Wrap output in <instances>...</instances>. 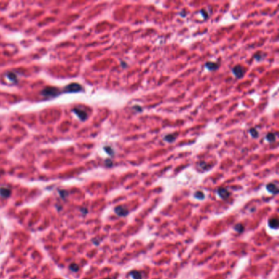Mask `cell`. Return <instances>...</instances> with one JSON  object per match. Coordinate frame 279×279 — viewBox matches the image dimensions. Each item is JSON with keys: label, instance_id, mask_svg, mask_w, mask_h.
Masks as SVG:
<instances>
[{"label": "cell", "instance_id": "cell-17", "mask_svg": "<svg viewBox=\"0 0 279 279\" xmlns=\"http://www.w3.org/2000/svg\"><path fill=\"white\" fill-rule=\"evenodd\" d=\"M70 268H71V270H73L74 272H76V271H77V270L79 269L78 265H77V264H71Z\"/></svg>", "mask_w": 279, "mask_h": 279}, {"label": "cell", "instance_id": "cell-10", "mask_svg": "<svg viewBox=\"0 0 279 279\" xmlns=\"http://www.w3.org/2000/svg\"><path fill=\"white\" fill-rule=\"evenodd\" d=\"M269 224L271 228H278V219H271L269 221Z\"/></svg>", "mask_w": 279, "mask_h": 279}, {"label": "cell", "instance_id": "cell-9", "mask_svg": "<svg viewBox=\"0 0 279 279\" xmlns=\"http://www.w3.org/2000/svg\"><path fill=\"white\" fill-rule=\"evenodd\" d=\"M205 67H206L209 71H215V70H218L219 69V65L217 63L209 61V62H207V63L205 64Z\"/></svg>", "mask_w": 279, "mask_h": 279}, {"label": "cell", "instance_id": "cell-3", "mask_svg": "<svg viewBox=\"0 0 279 279\" xmlns=\"http://www.w3.org/2000/svg\"><path fill=\"white\" fill-rule=\"evenodd\" d=\"M232 73L237 78H242L244 75V69L242 68L241 66H237L232 69Z\"/></svg>", "mask_w": 279, "mask_h": 279}, {"label": "cell", "instance_id": "cell-13", "mask_svg": "<svg viewBox=\"0 0 279 279\" xmlns=\"http://www.w3.org/2000/svg\"><path fill=\"white\" fill-rule=\"evenodd\" d=\"M266 139L268 140L269 142L270 143H272V142H274L276 139V136L274 133H269L267 134V136H266Z\"/></svg>", "mask_w": 279, "mask_h": 279}, {"label": "cell", "instance_id": "cell-11", "mask_svg": "<svg viewBox=\"0 0 279 279\" xmlns=\"http://www.w3.org/2000/svg\"><path fill=\"white\" fill-rule=\"evenodd\" d=\"M164 139L168 143H173L175 140V136H174V134H168L166 136H165Z\"/></svg>", "mask_w": 279, "mask_h": 279}, {"label": "cell", "instance_id": "cell-14", "mask_svg": "<svg viewBox=\"0 0 279 279\" xmlns=\"http://www.w3.org/2000/svg\"><path fill=\"white\" fill-rule=\"evenodd\" d=\"M250 133H251V136L253 137V138H256L257 137L259 136V133L257 132V130H255V129H251V130H250Z\"/></svg>", "mask_w": 279, "mask_h": 279}, {"label": "cell", "instance_id": "cell-15", "mask_svg": "<svg viewBox=\"0 0 279 279\" xmlns=\"http://www.w3.org/2000/svg\"><path fill=\"white\" fill-rule=\"evenodd\" d=\"M195 197L197 198V199H204L205 195L202 192H197L195 193Z\"/></svg>", "mask_w": 279, "mask_h": 279}, {"label": "cell", "instance_id": "cell-12", "mask_svg": "<svg viewBox=\"0 0 279 279\" xmlns=\"http://www.w3.org/2000/svg\"><path fill=\"white\" fill-rule=\"evenodd\" d=\"M130 275L133 277V279H142V275L138 271H133L130 272Z\"/></svg>", "mask_w": 279, "mask_h": 279}, {"label": "cell", "instance_id": "cell-7", "mask_svg": "<svg viewBox=\"0 0 279 279\" xmlns=\"http://www.w3.org/2000/svg\"><path fill=\"white\" fill-rule=\"evenodd\" d=\"M75 114H77V116L79 117V119H82V120H85V119H87V114L86 112H85L84 111H81V110L77 109V108H75L73 111Z\"/></svg>", "mask_w": 279, "mask_h": 279}, {"label": "cell", "instance_id": "cell-1", "mask_svg": "<svg viewBox=\"0 0 279 279\" xmlns=\"http://www.w3.org/2000/svg\"><path fill=\"white\" fill-rule=\"evenodd\" d=\"M59 93V91L55 88H46L42 91V94L45 97H55Z\"/></svg>", "mask_w": 279, "mask_h": 279}, {"label": "cell", "instance_id": "cell-5", "mask_svg": "<svg viewBox=\"0 0 279 279\" xmlns=\"http://www.w3.org/2000/svg\"><path fill=\"white\" fill-rule=\"evenodd\" d=\"M218 194L223 199H226L230 196V192L226 188H219L218 190Z\"/></svg>", "mask_w": 279, "mask_h": 279}, {"label": "cell", "instance_id": "cell-2", "mask_svg": "<svg viewBox=\"0 0 279 279\" xmlns=\"http://www.w3.org/2000/svg\"><path fill=\"white\" fill-rule=\"evenodd\" d=\"M81 90L82 87L79 84H71L66 88V91L68 93H77Z\"/></svg>", "mask_w": 279, "mask_h": 279}, {"label": "cell", "instance_id": "cell-16", "mask_svg": "<svg viewBox=\"0 0 279 279\" xmlns=\"http://www.w3.org/2000/svg\"><path fill=\"white\" fill-rule=\"evenodd\" d=\"M235 230L236 231H237L238 232H242L243 230H244V228H243V226L242 224H237L235 226Z\"/></svg>", "mask_w": 279, "mask_h": 279}, {"label": "cell", "instance_id": "cell-8", "mask_svg": "<svg viewBox=\"0 0 279 279\" xmlns=\"http://www.w3.org/2000/svg\"><path fill=\"white\" fill-rule=\"evenodd\" d=\"M11 195V190L7 187H0V196L3 197H8Z\"/></svg>", "mask_w": 279, "mask_h": 279}, {"label": "cell", "instance_id": "cell-18", "mask_svg": "<svg viewBox=\"0 0 279 279\" xmlns=\"http://www.w3.org/2000/svg\"><path fill=\"white\" fill-rule=\"evenodd\" d=\"M108 279H111V278H108Z\"/></svg>", "mask_w": 279, "mask_h": 279}, {"label": "cell", "instance_id": "cell-6", "mask_svg": "<svg viewBox=\"0 0 279 279\" xmlns=\"http://www.w3.org/2000/svg\"><path fill=\"white\" fill-rule=\"evenodd\" d=\"M266 188L269 192H271L272 194H277L278 192V189L274 184H269L266 186Z\"/></svg>", "mask_w": 279, "mask_h": 279}, {"label": "cell", "instance_id": "cell-4", "mask_svg": "<svg viewBox=\"0 0 279 279\" xmlns=\"http://www.w3.org/2000/svg\"><path fill=\"white\" fill-rule=\"evenodd\" d=\"M115 212L119 216H126L127 214H129V211L125 206H117L115 209Z\"/></svg>", "mask_w": 279, "mask_h": 279}]
</instances>
